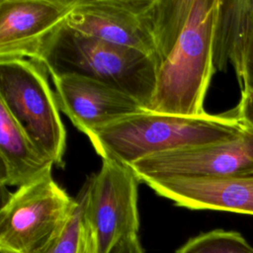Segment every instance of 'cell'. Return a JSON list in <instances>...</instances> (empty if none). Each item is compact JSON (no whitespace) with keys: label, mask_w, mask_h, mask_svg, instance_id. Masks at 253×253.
I'll list each match as a JSON object with an SVG mask.
<instances>
[{"label":"cell","mask_w":253,"mask_h":253,"mask_svg":"<svg viewBox=\"0 0 253 253\" xmlns=\"http://www.w3.org/2000/svg\"><path fill=\"white\" fill-rule=\"evenodd\" d=\"M219 0H156V85L148 110L206 114Z\"/></svg>","instance_id":"1"},{"label":"cell","mask_w":253,"mask_h":253,"mask_svg":"<svg viewBox=\"0 0 253 253\" xmlns=\"http://www.w3.org/2000/svg\"><path fill=\"white\" fill-rule=\"evenodd\" d=\"M243 128L232 110L201 116L143 110L91 130L87 136L102 159L129 165L152 154L226 140Z\"/></svg>","instance_id":"2"},{"label":"cell","mask_w":253,"mask_h":253,"mask_svg":"<svg viewBox=\"0 0 253 253\" xmlns=\"http://www.w3.org/2000/svg\"><path fill=\"white\" fill-rule=\"evenodd\" d=\"M50 76L90 77L138 100L146 110L156 85L155 57L70 28L66 22L43 43L38 58Z\"/></svg>","instance_id":"3"},{"label":"cell","mask_w":253,"mask_h":253,"mask_svg":"<svg viewBox=\"0 0 253 253\" xmlns=\"http://www.w3.org/2000/svg\"><path fill=\"white\" fill-rule=\"evenodd\" d=\"M46 72L29 58L0 59V102L33 142L60 166L66 131Z\"/></svg>","instance_id":"4"},{"label":"cell","mask_w":253,"mask_h":253,"mask_svg":"<svg viewBox=\"0 0 253 253\" xmlns=\"http://www.w3.org/2000/svg\"><path fill=\"white\" fill-rule=\"evenodd\" d=\"M75 205L51 174L18 188L0 210V252L37 253L59 234Z\"/></svg>","instance_id":"5"},{"label":"cell","mask_w":253,"mask_h":253,"mask_svg":"<svg viewBox=\"0 0 253 253\" xmlns=\"http://www.w3.org/2000/svg\"><path fill=\"white\" fill-rule=\"evenodd\" d=\"M138 183L130 166L103 159L100 170L83 186L84 216L94 253H110L121 239L137 235Z\"/></svg>","instance_id":"6"},{"label":"cell","mask_w":253,"mask_h":253,"mask_svg":"<svg viewBox=\"0 0 253 253\" xmlns=\"http://www.w3.org/2000/svg\"><path fill=\"white\" fill-rule=\"evenodd\" d=\"M139 182L173 176L224 177L253 171V128L210 144L161 152L131 164Z\"/></svg>","instance_id":"7"},{"label":"cell","mask_w":253,"mask_h":253,"mask_svg":"<svg viewBox=\"0 0 253 253\" xmlns=\"http://www.w3.org/2000/svg\"><path fill=\"white\" fill-rule=\"evenodd\" d=\"M155 7L156 0H76L66 24L155 57Z\"/></svg>","instance_id":"8"},{"label":"cell","mask_w":253,"mask_h":253,"mask_svg":"<svg viewBox=\"0 0 253 253\" xmlns=\"http://www.w3.org/2000/svg\"><path fill=\"white\" fill-rule=\"evenodd\" d=\"M76 0H1L0 59L36 60L67 20Z\"/></svg>","instance_id":"9"},{"label":"cell","mask_w":253,"mask_h":253,"mask_svg":"<svg viewBox=\"0 0 253 253\" xmlns=\"http://www.w3.org/2000/svg\"><path fill=\"white\" fill-rule=\"evenodd\" d=\"M50 77L59 110L86 135L118 119L146 110L134 97L99 80L77 74Z\"/></svg>","instance_id":"10"},{"label":"cell","mask_w":253,"mask_h":253,"mask_svg":"<svg viewBox=\"0 0 253 253\" xmlns=\"http://www.w3.org/2000/svg\"><path fill=\"white\" fill-rule=\"evenodd\" d=\"M142 183L179 207L253 215V171L224 177L173 176Z\"/></svg>","instance_id":"11"},{"label":"cell","mask_w":253,"mask_h":253,"mask_svg":"<svg viewBox=\"0 0 253 253\" xmlns=\"http://www.w3.org/2000/svg\"><path fill=\"white\" fill-rule=\"evenodd\" d=\"M230 64L241 92L253 91V0H219L213 39V66Z\"/></svg>","instance_id":"12"},{"label":"cell","mask_w":253,"mask_h":253,"mask_svg":"<svg viewBox=\"0 0 253 253\" xmlns=\"http://www.w3.org/2000/svg\"><path fill=\"white\" fill-rule=\"evenodd\" d=\"M0 183L18 188L51 174L53 160L42 151L0 102Z\"/></svg>","instance_id":"13"},{"label":"cell","mask_w":253,"mask_h":253,"mask_svg":"<svg viewBox=\"0 0 253 253\" xmlns=\"http://www.w3.org/2000/svg\"><path fill=\"white\" fill-rule=\"evenodd\" d=\"M176 253H253V246L241 233L218 228L190 238Z\"/></svg>","instance_id":"14"},{"label":"cell","mask_w":253,"mask_h":253,"mask_svg":"<svg viewBox=\"0 0 253 253\" xmlns=\"http://www.w3.org/2000/svg\"><path fill=\"white\" fill-rule=\"evenodd\" d=\"M75 208L62 230L37 253H77L84 229V199L80 192Z\"/></svg>","instance_id":"15"},{"label":"cell","mask_w":253,"mask_h":253,"mask_svg":"<svg viewBox=\"0 0 253 253\" xmlns=\"http://www.w3.org/2000/svg\"><path fill=\"white\" fill-rule=\"evenodd\" d=\"M232 111L240 123L253 128V91L241 92L239 103Z\"/></svg>","instance_id":"16"},{"label":"cell","mask_w":253,"mask_h":253,"mask_svg":"<svg viewBox=\"0 0 253 253\" xmlns=\"http://www.w3.org/2000/svg\"><path fill=\"white\" fill-rule=\"evenodd\" d=\"M110 253H144L138 235H129L121 239Z\"/></svg>","instance_id":"17"},{"label":"cell","mask_w":253,"mask_h":253,"mask_svg":"<svg viewBox=\"0 0 253 253\" xmlns=\"http://www.w3.org/2000/svg\"><path fill=\"white\" fill-rule=\"evenodd\" d=\"M85 218V216H84ZM77 253H94V248H93V241H92V236L89 231V228L86 224H84V229L82 232V236L80 239L79 247Z\"/></svg>","instance_id":"18"}]
</instances>
